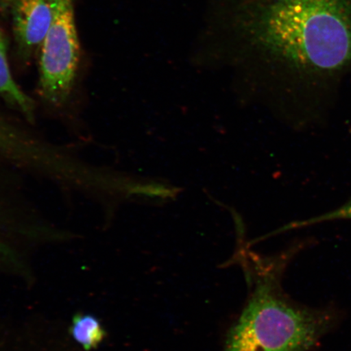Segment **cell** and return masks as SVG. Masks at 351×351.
Here are the masks:
<instances>
[{"instance_id": "1", "label": "cell", "mask_w": 351, "mask_h": 351, "mask_svg": "<svg viewBox=\"0 0 351 351\" xmlns=\"http://www.w3.org/2000/svg\"><path fill=\"white\" fill-rule=\"evenodd\" d=\"M239 25L252 45L297 73L351 64V0H254Z\"/></svg>"}, {"instance_id": "2", "label": "cell", "mask_w": 351, "mask_h": 351, "mask_svg": "<svg viewBox=\"0 0 351 351\" xmlns=\"http://www.w3.org/2000/svg\"><path fill=\"white\" fill-rule=\"evenodd\" d=\"M293 254H245L241 265L248 295L221 351H311L335 327V307L302 304L285 292L283 278Z\"/></svg>"}, {"instance_id": "3", "label": "cell", "mask_w": 351, "mask_h": 351, "mask_svg": "<svg viewBox=\"0 0 351 351\" xmlns=\"http://www.w3.org/2000/svg\"><path fill=\"white\" fill-rule=\"evenodd\" d=\"M25 180L26 175L0 160V271L32 280L33 252L73 243L76 234L39 208Z\"/></svg>"}, {"instance_id": "4", "label": "cell", "mask_w": 351, "mask_h": 351, "mask_svg": "<svg viewBox=\"0 0 351 351\" xmlns=\"http://www.w3.org/2000/svg\"><path fill=\"white\" fill-rule=\"evenodd\" d=\"M51 23L38 50V95L44 107L67 122L77 86L80 43L73 0H51Z\"/></svg>"}, {"instance_id": "5", "label": "cell", "mask_w": 351, "mask_h": 351, "mask_svg": "<svg viewBox=\"0 0 351 351\" xmlns=\"http://www.w3.org/2000/svg\"><path fill=\"white\" fill-rule=\"evenodd\" d=\"M10 4L17 55L21 61L28 62L50 28L51 0H12Z\"/></svg>"}, {"instance_id": "6", "label": "cell", "mask_w": 351, "mask_h": 351, "mask_svg": "<svg viewBox=\"0 0 351 351\" xmlns=\"http://www.w3.org/2000/svg\"><path fill=\"white\" fill-rule=\"evenodd\" d=\"M8 55V38L0 28V99L12 111L36 125L37 104L21 89L12 75Z\"/></svg>"}, {"instance_id": "7", "label": "cell", "mask_w": 351, "mask_h": 351, "mask_svg": "<svg viewBox=\"0 0 351 351\" xmlns=\"http://www.w3.org/2000/svg\"><path fill=\"white\" fill-rule=\"evenodd\" d=\"M68 335L79 349L94 351L104 343L108 332L96 315L81 313L73 315L68 328Z\"/></svg>"}, {"instance_id": "8", "label": "cell", "mask_w": 351, "mask_h": 351, "mask_svg": "<svg viewBox=\"0 0 351 351\" xmlns=\"http://www.w3.org/2000/svg\"><path fill=\"white\" fill-rule=\"evenodd\" d=\"M0 2H3V3L8 2V3H11L12 0H0Z\"/></svg>"}]
</instances>
